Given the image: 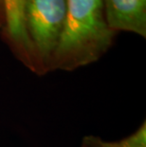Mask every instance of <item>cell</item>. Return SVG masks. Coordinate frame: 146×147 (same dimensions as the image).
Segmentation results:
<instances>
[{
  "mask_svg": "<svg viewBox=\"0 0 146 147\" xmlns=\"http://www.w3.org/2000/svg\"><path fill=\"white\" fill-rule=\"evenodd\" d=\"M114 35L102 0H67L66 21L50 68L70 71L94 63L111 47Z\"/></svg>",
  "mask_w": 146,
  "mask_h": 147,
  "instance_id": "cell-1",
  "label": "cell"
},
{
  "mask_svg": "<svg viewBox=\"0 0 146 147\" xmlns=\"http://www.w3.org/2000/svg\"><path fill=\"white\" fill-rule=\"evenodd\" d=\"M67 0H22V13L33 59L50 68L64 29Z\"/></svg>",
  "mask_w": 146,
  "mask_h": 147,
  "instance_id": "cell-2",
  "label": "cell"
},
{
  "mask_svg": "<svg viewBox=\"0 0 146 147\" xmlns=\"http://www.w3.org/2000/svg\"><path fill=\"white\" fill-rule=\"evenodd\" d=\"M105 19L115 32L124 30L146 37V0H102Z\"/></svg>",
  "mask_w": 146,
  "mask_h": 147,
  "instance_id": "cell-3",
  "label": "cell"
},
{
  "mask_svg": "<svg viewBox=\"0 0 146 147\" xmlns=\"http://www.w3.org/2000/svg\"><path fill=\"white\" fill-rule=\"evenodd\" d=\"M7 33L23 55L32 62V49L28 38L22 13V0H2Z\"/></svg>",
  "mask_w": 146,
  "mask_h": 147,
  "instance_id": "cell-4",
  "label": "cell"
},
{
  "mask_svg": "<svg viewBox=\"0 0 146 147\" xmlns=\"http://www.w3.org/2000/svg\"><path fill=\"white\" fill-rule=\"evenodd\" d=\"M83 147H129L123 140L118 142H105L98 137L88 136L83 140Z\"/></svg>",
  "mask_w": 146,
  "mask_h": 147,
  "instance_id": "cell-5",
  "label": "cell"
},
{
  "mask_svg": "<svg viewBox=\"0 0 146 147\" xmlns=\"http://www.w3.org/2000/svg\"><path fill=\"white\" fill-rule=\"evenodd\" d=\"M4 20V8H3V1L0 0V24Z\"/></svg>",
  "mask_w": 146,
  "mask_h": 147,
  "instance_id": "cell-6",
  "label": "cell"
}]
</instances>
